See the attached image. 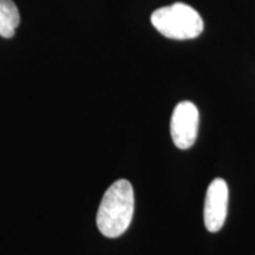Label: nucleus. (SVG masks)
<instances>
[{
	"instance_id": "obj_1",
	"label": "nucleus",
	"mask_w": 255,
	"mask_h": 255,
	"mask_svg": "<svg viewBox=\"0 0 255 255\" xmlns=\"http://www.w3.org/2000/svg\"><path fill=\"white\" fill-rule=\"evenodd\" d=\"M135 196L131 183L127 180L114 182L105 191L97 212V227L104 237L115 239L127 232L131 223Z\"/></svg>"
},
{
	"instance_id": "obj_2",
	"label": "nucleus",
	"mask_w": 255,
	"mask_h": 255,
	"mask_svg": "<svg viewBox=\"0 0 255 255\" xmlns=\"http://www.w3.org/2000/svg\"><path fill=\"white\" fill-rule=\"evenodd\" d=\"M150 20L159 33L170 39H194L203 31V20L199 12L183 2L157 8Z\"/></svg>"
},
{
	"instance_id": "obj_3",
	"label": "nucleus",
	"mask_w": 255,
	"mask_h": 255,
	"mask_svg": "<svg viewBox=\"0 0 255 255\" xmlns=\"http://www.w3.org/2000/svg\"><path fill=\"white\" fill-rule=\"evenodd\" d=\"M199 110L194 103L184 101L175 107L170 121V133L178 149L186 150L194 145L199 132Z\"/></svg>"
},
{
	"instance_id": "obj_4",
	"label": "nucleus",
	"mask_w": 255,
	"mask_h": 255,
	"mask_svg": "<svg viewBox=\"0 0 255 255\" xmlns=\"http://www.w3.org/2000/svg\"><path fill=\"white\" fill-rule=\"evenodd\" d=\"M228 209V186L223 178H215L206 193L205 226L209 232L216 233L223 227Z\"/></svg>"
},
{
	"instance_id": "obj_5",
	"label": "nucleus",
	"mask_w": 255,
	"mask_h": 255,
	"mask_svg": "<svg viewBox=\"0 0 255 255\" xmlns=\"http://www.w3.org/2000/svg\"><path fill=\"white\" fill-rule=\"evenodd\" d=\"M20 24V14L12 0H0V36L12 38Z\"/></svg>"
}]
</instances>
